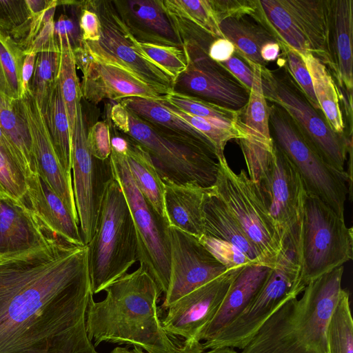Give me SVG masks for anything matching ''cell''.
<instances>
[{
  "instance_id": "28",
  "label": "cell",
  "mask_w": 353,
  "mask_h": 353,
  "mask_svg": "<svg viewBox=\"0 0 353 353\" xmlns=\"http://www.w3.org/2000/svg\"><path fill=\"white\" fill-rule=\"evenodd\" d=\"M219 24L223 37L233 44L235 50L249 64L266 68L261 57L262 50L268 43L278 40L255 14L230 17Z\"/></svg>"
},
{
  "instance_id": "21",
  "label": "cell",
  "mask_w": 353,
  "mask_h": 353,
  "mask_svg": "<svg viewBox=\"0 0 353 353\" xmlns=\"http://www.w3.org/2000/svg\"><path fill=\"white\" fill-rule=\"evenodd\" d=\"M97 12L101 21V35L95 43L147 83L167 94L174 90V83L172 79L144 58L132 45L123 32L119 17L110 12Z\"/></svg>"
},
{
  "instance_id": "39",
  "label": "cell",
  "mask_w": 353,
  "mask_h": 353,
  "mask_svg": "<svg viewBox=\"0 0 353 353\" xmlns=\"http://www.w3.org/2000/svg\"><path fill=\"white\" fill-rule=\"evenodd\" d=\"M328 353H353V321L350 293L342 289L326 330Z\"/></svg>"
},
{
  "instance_id": "46",
  "label": "cell",
  "mask_w": 353,
  "mask_h": 353,
  "mask_svg": "<svg viewBox=\"0 0 353 353\" xmlns=\"http://www.w3.org/2000/svg\"><path fill=\"white\" fill-rule=\"evenodd\" d=\"M110 132L103 121L95 123L87 132L90 150L93 157L101 161L109 159L111 154Z\"/></svg>"
},
{
  "instance_id": "4",
  "label": "cell",
  "mask_w": 353,
  "mask_h": 353,
  "mask_svg": "<svg viewBox=\"0 0 353 353\" xmlns=\"http://www.w3.org/2000/svg\"><path fill=\"white\" fill-rule=\"evenodd\" d=\"M86 246L92 294L104 291L138 261L135 228L114 176L106 185L95 232Z\"/></svg>"
},
{
  "instance_id": "48",
  "label": "cell",
  "mask_w": 353,
  "mask_h": 353,
  "mask_svg": "<svg viewBox=\"0 0 353 353\" xmlns=\"http://www.w3.org/2000/svg\"><path fill=\"white\" fill-rule=\"evenodd\" d=\"M54 37L58 43H70L72 50L83 43L79 23L65 14H61L54 21Z\"/></svg>"
},
{
  "instance_id": "54",
  "label": "cell",
  "mask_w": 353,
  "mask_h": 353,
  "mask_svg": "<svg viewBox=\"0 0 353 353\" xmlns=\"http://www.w3.org/2000/svg\"><path fill=\"white\" fill-rule=\"evenodd\" d=\"M110 117L114 124L127 134L129 131V112L121 103L112 106Z\"/></svg>"
},
{
  "instance_id": "56",
  "label": "cell",
  "mask_w": 353,
  "mask_h": 353,
  "mask_svg": "<svg viewBox=\"0 0 353 353\" xmlns=\"http://www.w3.org/2000/svg\"><path fill=\"white\" fill-rule=\"evenodd\" d=\"M179 353H237L234 348L228 347H216L203 350L201 348V343L192 347H181Z\"/></svg>"
},
{
  "instance_id": "11",
  "label": "cell",
  "mask_w": 353,
  "mask_h": 353,
  "mask_svg": "<svg viewBox=\"0 0 353 353\" xmlns=\"http://www.w3.org/2000/svg\"><path fill=\"white\" fill-rule=\"evenodd\" d=\"M110 163L112 176L122 189L131 214L137 234L138 261L165 294L170 273L169 223L137 188L124 154L111 149Z\"/></svg>"
},
{
  "instance_id": "45",
  "label": "cell",
  "mask_w": 353,
  "mask_h": 353,
  "mask_svg": "<svg viewBox=\"0 0 353 353\" xmlns=\"http://www.w3.org/2000/svg\"><path fill=\"white\" fill-rule=\"evenodd\" d=\"M0 192L27 206L25 174L12 165L0 152Z\"/></svg>"
},
{
  "instance_id": "24",
  "label": "cell",
  "mask_w": 353,
  "mask_h": 353,
  "mask_svg": "<svg viewBox=\"0 0 353 353\" xmlns=\"http://www.w3.org/2000/svg\"><path fill=\"white\" fill-rule=\"evenodd\" d=\"M50 232L33 211L0 192V256L30 249Z\"/></svg>"
},
{
  "instance_id": "37",
  "label": "cell",
  "mask_w": 353,
  "mask_h": 353,
  "mask_svg": "<svg viewBox=\"0 0 353 353\" xmlns=\"http://www.w3.org/2000/svg\"><path fill=\"white\" fill-rule=\"evenodd\" d=\"M162 101L187 113L237 132L236 125L241 112L228 110L176 90L167 94Z\"/></svg>"
},
{
  "instance_id": "38",
  "label": "cell",
  "mask_w": 353,
  "mask_h": 353,
  "mask_svg": "<svg viewBox=\"0 0 353 353\" xmlns=\"http://www.w3.org/2000/svg\"><path fill=\"white\" fill-rule=\"evenodd\" d=\"M126 3L130 15L152 37L178 46L179 38L159 1L130 0Z\"/></svg>"
},
{
  "instance_id": "9",
  "label": "cell",
  "mask_w": 353,
  "mask_h": 353,
  "mask_svg": "<svg viewBox=\"0 0 353 353\" xmlns=\"http://www.w3.org/2000/svg\"><path fill=\"white\" fill-rule=\"evenodd\" d=\"M127 135L148 152L163 181L214 185L218 155L212 148L178 140L130 112Z\"/></svg>"
},
{
  "instance_id": "22",
  "label": "cell",
  "mask_w": 353,
  "mask_h": 353,
  "mask_svg": "<svg viewBox=\"0 0 353 353\" xmlns=\"http://www.w3.org/2000/svg\"><path fill=\"white\" fill-rule=\"evenodd\" d=\"M27 206L50 232L74 246L85 245L79 222L37 172L26 176Z\"/></svg>"
},
{
  "instance_id": "3",
  "label": "cell",
  "mask_w": 353,
  "mask_h": 353,
  "mask_svg": "<svg viewBox=\"0 0 353 353\" xmlns=\"http://www.w3.org/2000/svg\"><path fill=\"white\" fill-rule=\"evenodd\" d=\"M343 266L310 281L283 303L241 353H328L326 330L342 290Z\"/></svg>"
},
{
  "instance_id": "6",
  "label": "cell",
  "mask_w": 353,
  "mask_h": 353,
  "mask_svg": "<svg viewBox=\"0 0 353 353\" xmlns=\"http://www.w3.org/2000/svg\"><path fill=\"white\" fill-rule=\"evenodd\" d=\"M217 161L215 193L256 247L262 263L274 268L283 243L261 187L244 170L236 173L224 155L219 156Z\"/></svg>"
},
{
  "instance_id": "33",
  "label": "cell",
  "mask_w": 353,
  "mask_h": 353,
  "mask_svg": "<svg viewBox=\"0 0 353 353\" xmlns=\"http://www.w3.org/2000/svg\"><path fill=\"white\" fill-rule=\"evenodd\" d=\"M159 3L171 23L199 28L216 38H224L210 0H166Z\"/></svg>"
},
{
  "instance_id": "27",
  "label": "cell",
  "mask_w": 353,
  "mask_h": 353,
  "mask_svg": "<svg viewBox=\"0 0 353 353\" xmlns=\"http://www.w3.org/2000/svg\"><path fill=\"white\" fill-rule=\"evenodd\" d=\"M119 103L130 112L169 136L188 143L207 145L215 150L204 135L172 113L161 101L132 97Z\"/></svg>"
},
{
  "instance_id": "20",
  "label": "cell",
  "mask_w": 353,
  "mask_h": 353,
  "mask_svg": "<svg viewBox=\"0 0 353 353\" xmlns=\"http://www.w3.org/2000/svg\"><path fill=\"white\" fill-rule=\"evenodd\" d=\"M12 104L23 117L29 131L37 172L79 222L72 176L65 173L59 161L43 114L30 88L20 99L13 101Z\"/></svg>"
},
{
  "instance_id": "1",
  "label": "cell",
  "mask_w": 353,
  "mask_h": 353,
  "mask_svg": "<svg viewBox=\"0 0 353 353\" xmlns=\"http://www.w3.org/2000/svg\"><path fill=\"white\" fill-rule=\"evenodd\" d=\"M86 245L49 232L0 260V353H99L86 330Z\"/></svg>"
},
{
  "instance_id": "2",
  "label": "cell",
  "mask_w": 353,
  "mask_h": 353,
  "mask_svg": "<svg viewBox=\"0 0 353 353\" xmlns=\"http://www.w3.org/2000/svg\"><path fill=\"white\" fill-rule=\"evenodd\" d=\"M104 291L101 301L90 296L86 311L87 334L94 346L109 342L146 353L180 352L159 317L157 302L162 292L143 266L121 276Z\"/></svg>"
},
{
  "instance_id": "5",
  "label": "cell",
  "mask_w": 353,
  "mask_h": 353,
  "mask_svg": "<svg viewBox=\"0 0 353 353\" xmlns=\"http://www.w3.org/2000/svg\"><path fill=\"white\" fill-rule=\"evenodd\" d=\"M299 260L301 270L296 286L299 294L312 281L351 261L353 230L319 198L308 194L301 221Z\"/></svg>"
},
{
  "instance_id": "42",
  "label": "cell",
  "mask_w": 353,
  "mask_h": 353,
  "mask_svg": "<svg viewBox=\"0 0 353 353\" xmlns=\"http://www.w3.org/2000/svg\"><path fill=\"white\" fill-rule=\"evenodd\" d=\"M33 14L28 0H0V32L23 49L30 33Z\"/></svg>"
},
{
  "instance_id": "34",
  "label": "cell",
  "mask_w": 353,
  "mask_h": 353,
  "mask_svg": "<svg viewBox=\"0 0 353 353\" xmlns=\"http://www.w3.org/2000/svg\"><path fill=\"white\" fill-rule=\"evenodd\" d=\"M123 32L135 49L146 59L167 74L175 83L185 70L187 59L183 49L178 46L139 40L125 21L119 17Z\"/></svg>"
},
{
  "instance_id": "51",
  "label": "cell",
  "mask_w": 353,
  "mask_h": 353,
  "mask_svg": "<svg viewBox=\"0 0 353 353\" xmlns=\"http://www.w3.org/2000/svg\"><path fill=\"white\" fill-rule=\"evenodd\" d=\"M57 44L54 37V20L52 19L43 26L29 48L23 52L25 55L30 52L37 54Z\"/></svg>"
},
{
  "instance_id": "26",
  "label": "cell",
  "mask_w": 353,
  "mask_h": 353,
  "mask_svg": "<svg viewBox=\"0 0 353 353\" xmlns=\"http://www.w3.org/2000/svg\"><path fill=\"white\" fill-rule=\"evenodd\" d=\"M164 205L170 225L200 239L203 234L202 205L211 187L163 181Z\"/></svg>"
},
{
  "instance_id": "31",
  "label": "cell",
  "mask_w": 353,
  "mask_h": 353,
  "mask_svg": "<svg viewBox=\"0 0 353 353\" xmlns=\"http://www.w3.org/2000/svg\"><path fill=\"white\" fill-rule=\"evenodd\" d=\"M302 57L311 76L316 99L329 125L337 134L347 137L334 77L325 65L312 54Z\"/></svg>"
},
{
  "instance_id": "8",
  "label": "cell",
  "mask_w": 353,
  "mask_h": 353,
  "mask_svg": "<svg viewBox=\"0 0 353 353\" xmlns=\"http://www.w3.org/2000/svg\"><path fill=\"white\" fill-rule=\"evenodd\" d=\"M268 107L273 141L294 165L307 193L319 198L344 217L349 191L352 195V182L346 171L339 172L328 165L282 108L272 103Z\"/></svg>"
},
{
  "instance_id": "35",
  "label": "cell",
  "mask_w": 353,
  "mask_h": 353,
  "mask_svg": "<svg viewBox=\"0 0 353 353\" xmlns=\"http://www.w3.org/2000/svg\"><path fill=\"white\" fill-rule=\"evenodd\" d=\"M0 128L23 159L28 170L27 176L37 172L32 140L26 124L14 107L12 101L1 94Z\"/></svg>"
},
{
  "instance_id": "23",
  "label": "cell",
  "mask_w": 353,
  "mask_h": 353,
  "mask_svg": "<svg viewBox=\"0 0 353 353\" xmlns=\"http://www.w3.org/2000/svg\"><path fill=\"white\" fill-rule=\"evenodd\" d=\"M272 268L262 264L245 265L232 281L216 314L197 336L205 341L236 319L263 287Z\"/></svg>"
},
{
  "instance_id": "13",
  "label": "cell",
  "mask_w": 353,
  "mask_h": 353,
  "mask_svg": "<svg viewBox=\"0 0 353 353\" xmlns=\"http://www.w3.org/2000/svg\"><path fill=\"white\" fill-rule=\"evenodd\" d=\"M72 51L76 66L83 74L81 98L94 104L105 99L119 102L132 97L163 101L167 95L145 82L95 42L83 41Z\"/></svg>"
},
{
  "instance_id": "55",
  "label": "cell",
  "mask_w": 353,
  "mask_h": 353,
  "mask_svg": "<svg viewBox=\"0 0 353 353\" xmlns=\"http://www.w3.org/2000/svg\"><path fill=\"white\" fill-rule=\"evenodd\" d=\"M36 57L37 53L34 52L28 53L25 56L22 68L23 95L29 89L34 69Z\"/></svg>"
},
{
  "instance_id": "17",
  "label": "cell",
  "mask_w": 353,
  "mask_h": 353,
  "mask_svg": "<svg viewBox=\"0 0 353 353\" xmlns=\"http://www.w3.org/2000/svg\"><path fill=\"white\" fill-rule=\"evenodd\" d=\"M170 281L161 307L221 275L226 268L196 236L169 225Z\"/></svg>"
},
{
  "instance_id": "30",
  "label": "cell",
  "mask_w": 353,
  "mask_h": 353,
  "mask_svg": "<svg viewBox=\"0 0 353 353\" xmlns=\"http://www.w3.org/2000/svg\"><path fill=\"white\" fill-rule=\"evenodd\" d=\"M124 153L137 188L156 211L168 220L164 205L165 185L148 152L132 139H127Z\"/></svg>"
},
{
  "instance_id": "49",
  "label": "cell",
  "mask_w": 353,
  "mask_h": 353,
  "mask_svg": "<svg viewBox=\"0 0 353 353\" xmlns=\"http://www.w3.org/2000/svg\"><path fill=\"white\" fill-rule=\"evenodd\" d=\"M219 63L250 90L255 79L254 70L236 50L228 60Z\"/></svg>"
},
{
  "instance_id": "12",
  "label": "cell",
  "mask_w": 353,
  "mask_h": 353,
  "mask_svg": "<svg viewBox=\"0 0 353 353\" xmlns=\"http://www.w3.org/2000/svg\"><path fill=\"white\" fill-rule=\"evenodd\" d=\"M301 265L299 255L283 246L276 266L245 310L210 339L201 343L203 350L216 347L242 350L266 320L287 300L297 297Z\"/></svg>"
},
{
  "instance_id": "53",
  "label": "cell",
  "mask_w": 353,
  "mask_h": 353,
  "mask_svg": "<svg viewBox=\"0 0 353 353\" xmlns=\"http://www.w3.org/2000/svg\"><path fill=\"white\" fill-rule=\"evenodd\" d=\"M0 152L12 165L22 172L26 177L28 170L23 159L1 128Z\"/></svg>"
},
{
  "instance_id": "19",
  "label": "cell",
  "mask_w": 353,
  "mask_h": 353,
  "mask_svg": "<svg viewBox=\"0 0 353 353\" xmlns=\"http://www.w3.org/2000/svg\"><path fill=\"white\" fill-rule=\"evenodd\" d=\"M203 234L199 239L227 269L262 264L259 252L219 198L213 186L202 205Z\"/></svg>"
},
{
  "instance_id": "44",
  "label": "cell",
  "mask_w": 353,
  "mask_h": 353,
  "mask_svg": "<svg viewBox=\"0 0 353 353\" xmlns=\"http://www.w3.org/2000/svg\"><path fill=\"white\" fill-rule=\"evenodd\" d=\"M280 46L284 57L283 66L285 67V70L303 92L311 105L316 110L321 111L315 97L311 76L302 56L283 43H280Z\"/></svg>"
},
{
  "instance_id": "52",
  "label": "cell",
  "mask_w": 353,
  "mask_h": 353,
  "mask_svg": "<svg viewBox=\"0 0 353 353\" xmlns=\"http://www.w3.org/2000/svg\"><path fill=\"white\" fill-rule=\"evenodd\" d=\"M233 44L225 38H216L210 45L208 50L209 57L217 63L228 60L234 52Z\"/></svg>"
},
{
  "instance_id": "47",
  "label": "cell",
  "mask_w": 353,
  "mask_h": 353,
  "mask_svg": "<svg viewBox=\"0 0 353 353\" xmlns=\"http://www.w3.org/2000/svg\"><path fill=\"white\" fill-rule=\"evenodd\" d=\"M216 19L219 21L241 14H254L257 12L256 0H210Z\"/></svg>"
},
{
  "instance_id": "25",
  "label": "cell",
  "mask_w": 353,
  "mask_h": 353,
  "mask_svg": "<svg viewBox=\"0 0 353 353\" xmlns=\"http://www.w3.org/2000/svg\"><path fill=\"white\" fill-rule=\"evenodd\" d=\"M353 1L331 0L330 46L333 63L331 72L340 90L352 101Z\"/></svg>"
},
{
  "instance_id": "58",
  "label": "cell",
  "mask_w": 353,
  "mask_h": 353,
  "mask_svg": "<svg viewBox=\"0 0 353 353\" xmlns=\"http://www.w3.org/2000/svg\"><path fill=\"white\" fill-rule=\"evenodd\" d=\"M2 258H3V256H0V260H1V259H2Z\"/></svg>"
},
{
  "instance_id": "10",
  "label": "cell",
  "mask_w": 353,
  "mask_h": 353,
  "mask_svg": "<svg viewBox=\"0 0 353 353\" xmlns=\"http://www.w3.org/2000/svg\"><path fill=\"white\" fill-rule=\"evenodd\" d=\"M263 92L266 100L282 108L292 119L321 158L332 168L345 172L344 166L352 137L335 132L321 111L316 110L285 70L261 68Z\"/></svg>"
},
{
  "instance_id": "7",
  "label": "cell",
  "mask_w": 353,
  "mask_h": 353,
  "mask_svg": "<svg viewBox=\"0 0 353 353\" xmlns=\"http://www.w3.org/2000/svg\"><path fill=\"white\" fill-rule=\"evenodd\" d=\"M257 19L302 56L319 59L332 71L330 46L331 0H256Z\"/></svg>"
},
{
  "instance_id": "57",
  "label": "cell",
  "mask_w": 353,
  "mask_h": 353,
  "mask_svg": "<svg viewBox=\"0 0 353 353\" xmlns=\"http://www.w3.org/2000/svg\"><path fill=\"white\" fill-rule=\"evenodd\" d=\"M110 353H145L141 349L134 347L130 350L127 347H115Z\"/></svg>"
},
{
  "instance_id": "15",
  "label": "cell",
  "mask_w": 353,
  "mask_h": 353,
  "mask_svg": "<svg viewBox=\"0 0 353 353\" xmlns=\"http://www.w3.org/2000/svg\"><path fill=\"white\" fill-rule=\"evenodd\" d=\"M260 186L283 246L299 255L307 192L294 165L274 141L269 169Z\"/></svg>"
},
{
  "instance_id": "16",
  "label": "cell",
  "mask_w": 353,
  "mask_h": 353,
  "mask_svg": "<svg viewBox=\"0 0 353 353\" xmlns=\"http://www.w3.org/2000/svg\"><path fill=\"white\" fill-rule=\"evenodd\" d=\"M182 48L187 67L177 78L174 88L178 86L181 92L241 112L248 103L250 90L211 59L208 50L194 41H184Z\"/></svg>"
},
{
  "instance_id": "50",
  "label": "cell",
  "mask_w": 353,
  "mask_h": 353,
  "mask_svg": "<svg viewBox=\"0 0 353 353\" xmlns=\"http://www.w3.org/2000/svg\"><path fill=\"white\" fill-rule=\"evenodd\" d=\"M79 26L83 41H99L101 35V24L97 12L84 6L79 17Z\"/></svg>"
},
{
  "instance_id": "43",
  "label": "cell",
  "mask_w": 353,
  "mask_h": 353,
  "mask_svg": "<svg viewBox=\"0 0 353 353\" xmlns=\"http://www.w3.org/2000/svg\"><path fill=\"white\" fill-rule=\"evenodd\" d=\"M172 113L184 120L188 124L204 135L214 146L218 156H223L227 143L232 139L237 140L238 133L231 129L221 127L203 118L190 114L161 101Z\"/></svg>"
},
{
  "instance_id": "18",
  "label": "cell",
  "mask_w": 353,
  "mask_h": 353,
  "mask_svg": "<svg viewBox=\"0 0 353 353\" xmlns=\"http://www.w3.org/2000/svg\"><path fill=\"white\" fill-rule=\"evenodd\" d=\"M244 266L228 269L169 305L161 320L167 334L172 338L183 339L182 347L199 345L197 336L212 319L232 281Z\"/></svg>"
},
{
  "instance_id": "29",
  "label": "cell",
  "mask_w": 353,
  "mask_h": 353,
  "mask_svg": "<svg viewBox=\"0 0 353 353\" xmlns=\"http://www.w3.org/2000/svg\"><path fill=\"white\" fill-rule=\"evenodd\" d=\"M250 66L254 70L255 79L248 103L237 122L238 139H243L254 146L272 151L274 141L270 129L269 107L261 86V67L254 64Z\"/></svg>"
},
{
  "instance_id": "36",
  "label": "cell",
  "mask_w": 353,
  "mask_h": 353,
  "mask_svg": "<svg viewBox=\"0 0 353 353\" xmlns=\"http://www.w3.org/2000/svg\"><path fill=\"white\" fill-rule=\"evenodd\" d=\"M19 45L0 32V94L11 101L23 96L22 68L25 58Z\"/></svg>"
},
{
  "instance_id": "40",
  "label": "cell",
  "mask_w": 353,
  "mask_h": 353,
  "mask_svg": "<svg viewBox=\"0 0 353 353\" xmlns=\"http://www.w3.org/2000/svg\"><path fill=\"white\" fill-rule=\"evenodd\" d=\"M61 51L59 44L37 54L29 88L41 109L58 81Z\"/></svg>"
},
{
  "instance_id": "41",
  "label": "cell",
  "mask_w": 353,
  "mask_h": 353,
  "mask_svg": "<svg viewBox=\"0 0 353 353\" xmlns=\"http://www.w3.org/2000/svg\"><path fill=\"white\" fill-rule=\"evenodd\" d=\"M61 51L59 83L69 121L70 133L74 128L81 93L72 48L70 43H59Z\"/></svg>"
},
{
  "instance_id": "32",
  "label": "cell",
  "mask_w": 353,
  "mask_h": 353,
  "mask_svg": "<svg viewBox=\"0 0 353 353\" xmlns=\"http://www.w3.org/2000/svg\"><path fill=\"white\" fill-rule=\"evenodd\" d=\"M40 110L59 161L65 173L72 176L71 133L59 79Z\"/></svg>"
},
{
  "instance_id": "14",
  "label": "cell",
  "mask_w": 353,
  "mask_h": 353,
  "mask_svg": "<svg viewBox=\"0 0 353 353\" xmlns=\"http://www.w3.org/2000/svg\"><path fill=\"white\" fill-rule=\"evenodd\" d=\"M87 132L80 103L71 134V168L79 227L85 245L95 232L105 190L113 176L110 158L101 161L92 156Z\"/></svg>"
}]
</instances>
